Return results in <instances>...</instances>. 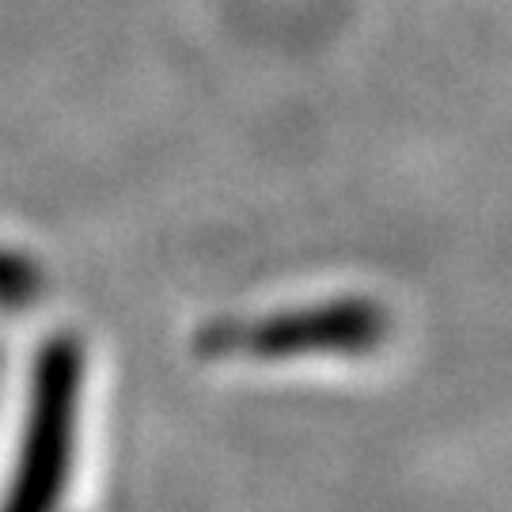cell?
<instances>
[{
    "label": "cell",
    "mask_w": 512,
    "mask_h": 512,
    "mask_svg": "<svg viewBox=\"0 0 512 512\" xmlns=\"http://www.w3.org/2000/svg\"><path fill=\"white\" fill-rule=\"evenodd\" d=\"M38 406H35V425H31V437H27V456H23V475L12 494V512H50V497L61 486V471H65V459H69V406L57 410L61 399V387L42 376L38 380ZM69 384V380H65Z\"/></svg>",
    "instance_id": "cell-1"
},
{
    "label": "cell",
    "mask_w": 512,
    "mask_h": 512,
    "mask_svg": "<svg viewBox=\"0 0 512 512\" xmlns=\"http://www.w3.org/2000/svg\"><path fill=\"white\" fill-rule=\"evenodd\" d=\"M376 334V311L357 308V304H334V308H308L296 315H281L270 319L255 330L251 342H243V349H255V357H285V349H296V342L308 346H334L346 349L353 342H365Z\"/></svg>",
    "instance_id": "cell-2"
}]
</instances>
